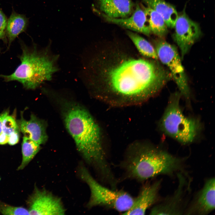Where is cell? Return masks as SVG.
Masks as SVG:
<instances>
[{"label": "cell", "mask_w": 215, "mask_h": 215, "mask_svg": "<svg viewBox=\"0 0 215 215\" xmlns=\"http://www.w3.org/2000/svg\"><path fill=\"white\" fill-rule=\"evenodd\" d=\"M16 130H19L17 121L14 117L8 115L3 120L2 131L9 136L12 132Z\"/></svg>", "instance_id": "22"}, {"label": "cell", "mask_w": 215, "mask_h": 215, "mask_svg": "<svg viewBox=\"0 0 215 215\" xmlns=\"http://www.w3.org/2000/svg\"><path fill=\"white\" fill-rule=\"evenodd\" d=\"M7 19L1 10L0 8V39L5 42L6 29Z\"/></svg>", "instance_id": "23"}, {"label": "cell", "mask_w": 215, "mask_h": 215, "mask_svg": "<svg viewBox=\"0 0 215 215\" xmlns=\"http://www.w3.org/2000/svg\"><path fill=\"white\" fill-rule=\"evenodd\" d=\"M9 110H6L0 114V133L2 132V124L3 119L8 115Z\"/></svg>", "instance_id": "26"}, {"label": "cell", "mask_w": 215, "mask_h": 215, "mask_svg": "<svg viewBox=\"0 0 215 215\" xmlns=\"http://www.w3.org/2000/svg\"><path fill=\"white\" fill-rule=\"evenodd\" d=\"M9 136L2 131L0 133V145H4L8 143Z\"/></svg>", "instance_id": "25"}, {"label": "cell", "mask_w": 215, "mask_h": 215, "mask_svg": "<svg viewBox=\"0 0 215 215\" xmlns=\"http://www.w3.org/2000/svg\"><path fill=\"white\" fill-rule=\"evenodd\" d=\"M186 160L158 147L138 143L128 148L121 165L126 178L142 182L160 175L172 177L178 172L187 174Z\"/></svg>", "instance_id": "3"}, {"label": "cell", "mask_w": 215, "mask_h": 215, "mask_svg": "<svg viewBox=\"0 0 215 215\" xmlns=\"http://www.w3.org/2000/svg\"><path fill=\"white\" fill-rule=\"evenodd\" d=\"M147 7L154 10L162 17L167 27H174L178 17L175 7L164 0H142Z\"/></svg>", "instance_id": "16"}, {"label": "cell", "mask_w": 215, "mask_h": 215, "mask_svg": "<svg viewBox=\"0 0 215 215\" xmlns=\"http://www.w3.org/2000/svg\"><path fill=\"white\" fill-rule=\"evenodd\" d=\"M180 95L176 92L170 95L159 127L165 134L185 145L194 142L202 125L198 119L187 117L183 114L179 105Z\"/></svg>", "instance_id": "5"}, {"label": "cell", "mask_w": 215, "mask_h": 215, "mask_svg": "<svg viewBox=\"0 0 215 215\" xmlns=\"http://www.w3.org/2000/svg\"><path fill=\"white\" fill-rule=\"evenodd\" d=\"M174 27V38L183 58L200 36V29L197 23L191 20L184 13L178 16Z\"/></svg>", "instance_id": "10"}, {"label": "cell", "mask_w": 215, "mask_h": 215, "mask_svg": "<svg viewBox=\"0 0 215 215\" xmlns=\"http://www.w3.org/2000/svg\"><path fill=\"white\" fill-rule=\"evenodd\" d=\"M0 214L5 215L29 214L27 209L22 207L13 206L0 201Z\"/></svg>", "instance_id": "21"}, {"label": "cell", "mask_w": 215, "mask_h": 215, "mask_svg": "<svg viewBox=\"0 0 215 215\" xmlns=\"http://www.w3.org/2000/svg\"><path fill=\"white\" fill-rule=\"evenodd\" d=\"M215 179H206L202 187L191 200L184 215H206L215 209Z\"/></svg>", "instance_id": "11"}, {"label": "cell", "mask_w": 215, "mask_h": 215, "mask_svg": "<svg viewBox=\"0 0 215 215\" xmlns=\"http://www.w3.org/2000/svg\"><path fill=\"white\" fill-rule=\"evenodd\" d=\"M79 173L80 177L88 185L90 191V197L87 205L88 208L101 206L124 213L132 206L135 198L128 193L103 186L83 166H80Z\"/></svg>", "instance_id": "6"}, {"label": "cell", "mask_w": 215, "mask_h": 215, "mask_svg": "<svg viewBox=\"0 0 215 215\" xmlns=\"http://www.w3.org/2000/svg\"><path fill=\"white\" fill-rule=\"evenodd\" d=\"M30 215H64L66 210L61 199L44 189L36 185L27 200Z\"/></svg>", "instance_id": "9"}, {"label": "cell", "mask_w": 215, "mask_h": 215, "mask_svg": "<svg viewBox=\"0 0 215 215\" xmlns=\"http://www.w3.org/2000/svg\"><path fill=\"white\" fill-rule=\"evenodd\" d=\"M149 22L151 33L162 37L167 34L168 29L165 21L158 13L148 7L142 5Z\"/></svg>", "instance_id": "18"}, {"label": "cell", "mask_w": 215, "mask_h": 215, "mask_svg": "<svg viewBox=\"0 0 215 215\" xmlns=\"http://www.w3.org/2000/svg\"><path fill=\"white\" fill-rule=\"evenodd\" d=\"M19 57L21 63L12 74H0L5 81H16L28 89H34L45 82L50 81L59 70L58 56L51 52L47 46L38 50L35 47L31 49L23 46Z\"/></svg>", "instance_id": "4"}, {"label": "cell", "mask_w": 215, "mask_h": 215, "mask_svg": "<svg viewBox=\"0 0 215 215\" xmlns=\"http://www.w3.org/2000/svg\"><path fill=\"white\" fill-rule=\"evenodd\" d=\"M178 186L173 193L155 205L150 212L151 215H183L191 200V182L188 176L181 172L176 174Z\"/></svg>", "instance_id": "8"}, {"label": "cell", "mask_w": 215, "mask_h": 215, "mask_svg": "<svg viewBox=\"0 0 215 215\" xmlns=\"http://www.w3.org/2000/svg\"><path fill=\"white\" fill-rule=\"evenodd\" d=\"M65 126L85 161L98 171L101 180L109 182L115 176L108 160L100 128L93 118L78 103L61 99Z\"/></svg>", "instance_id": "2"}, {"label": "cell", "mask_w": 215, "mask_h": 215, "mask_svg": "<svg viewBox=\"0 0 215 215\" xmlns=\"http://www.w3.org/2000/svg\"><path fill=\"white\" fill-rule=\"evenodd\" d=\"M143 57L116 45L100 50L88 70L90 84L98 98L123 106L141 104L157 93L171 75L155 60Z\"/></svg>", "instance_id": "1"}, {"label": "cell", "mask_w": 215, "mask_h": 215, "mask_svg": "<svg viewBox=\"0 0 215 215\" xmlns=\"http://www.w3.org/2000/svg\"><path fill=\"white\" fill-rule=\"evenodd\" d=\"M19 130L11 133L9 135L8 143L10 145H14L18 143L19 139Z\"/></svg>", "instance_id": "24"}, {"label": "cell", "mask_w": 215, "mask_h": 215, "mask_svg": "<svg viewBox=\"0 0 215 215\" xmlns=\"http://www.w3.org/2000/svg\"><path fill=\"white\" fill-rule=\"evenodd\" d=\"M21 117L19 119L17 120V122L19 130L24 136L40 145L45 143L48 138L45 122L33 114L31 115L29 120L24 118L22 113Z\"/></svg>", "instance_id": "14"}, {"label": "cell", "mask_w": 215, "mask_h": 215, "mask_svg": "<svg viewBox=\"0 0 215 215\" xmlns=\"http://www.w3.org/2000/svg\"><path fill=\"white\" fill-rule=\"evenodd\" d=\"M127 34L142 56L156 60L158 59L155 49L147 40L132 31H128Z\"/></svg>", "instance_id": "19"}, {"label": "cell", "mask_w": 215, "mask_h": 215, "mask_svg": "<svg viewBox=\"0 0 215 215\" xmlns=\"http://www.w3.org/2000/svg\"><path fill=\"white\" fill-rule=\"evenodd\" d=\"M40 145L30 138L24 136L22 144V160L17 170L24 169L40 149Z\"/></svg>", "instance_id": "20"}, {"label": "cell", "mask_w": 215, "mask_h": 215, "mask_svg": "<svg viewBox=\"0 0 215 215\" xmlns=\"http://www.w3.org/2000/svg\"><path fill=\"white\" fill-rule=\"evenodd\" d=\"M95 11L104 20L108 22L116 24L130 30L149 36L151 33L150 25L145 13L139 5L137 4L135 10L128 17L115 18L109 17L99 10Z\"/></svg>", "instance_id": "13"}, {"label": "cell", "mask_w": 215, "mask_h": 215, "mask_svg": "<svg viewBox=\"0 0 215 215\" xmlns=\"http://www.w3.org/2000/svg\"><path fill=\"white\" fill-rule=\"evenodd\" d=\"M97 3L99 11L115 18L130 16L133 13L134 5L131 0H97Z\"/></svg>", "instance_id": "15"}, {"label": "cell", "mask_w": 215, "mask_h": 215, "mask_svg": "<svg viewBox=\"0 0 215 215\" xmlns=\"http://www.w3.org/2000/svg\"><path fill=\"white\" fill-rule=\"evenodd\" d=\"M28 24V20L24 15L12 13L7 20L6 29L9 46L20 34L25 31Z\"/></svg>", "instance_id": "17"}, {"label": "cell", "mask_w": 215, "mask_h": 215, "mask_svg": "<svg viewBox=\"0 0 215 215\" xmlns=\"http://www.w3.org/2000/svg\"><path fill=\"white\" fill-rule=\"evenodd\" d=\"M162 182V179H159L144 184L137 196L135 198L132 207L122 214L145 215L148 208L162 199L159 193Z\"/></svg>", "instance_id": "12"}, {"label": "cell", "mask_w": 215, "mask_h": 215, "mask_svg": "<svg viewBox=\"0 0 215 215\" xmlns=\"http://www.w3.org/2000/svg\"><path fill=\"white\" fill-rule=\"evenodd\" d=\"M155 50L158 58L170 70L172 78L179 89L180 93L190 105V91L181 59L176 48L164 40L158 41Z\"/></svg>", "instance_id": "7"}]
</instances>
